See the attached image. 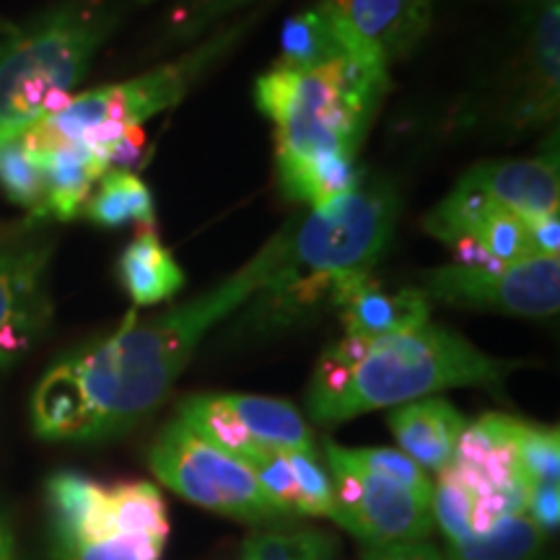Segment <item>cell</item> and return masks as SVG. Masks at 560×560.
I'll list each match as a JSON object with an SVG mask.
<instances>
[{
    "instance_id": "1",
    "label": "cell",
    "mask_w": 560,
    "mask_h": 560,
    "mask_svg": "<svg viewBox=\"0 0 560 560\" xmlns=\"http://www.w3.org/2000/svg\"><path fill=\"white\" fill-rule=\"evenodd\" d=\"M293 221L240 270L151 319L128 317L109 338L75 350L42 376L32 425L47 441H104L136 429L164 405L206 335L244 310L276 278Z\"/></svg>"
},
{
    "instance_id": "2",
    "label": "cell",
    "mask_w": 560,
    "mask_h": 560,
    "mask_svg": "<svg viewBox=\"0 0 560 560\" xmlns=\"http://www.w3.org/2000/svg\"><path fill=\"white\" fill-rule=\"evenodd\" d=\"M524 361H506L439 325L389 335H346L322 350L306 387V412L317 423H342L366 412L433 397L457 387H495Z\"/></svg>"
},
{
    "instance_id": "3",
    "label": "cell",
    "mask_w": 560,
    "mask_h": 560,
    "mask_svg": "<svg viewBox=\"0 0 560 560\" xmlns=\"http://www.w3.org/2000/svg\"><path fill=\"white\" fill-rule=\"evenodd\" d=\"M400 195L384 179H363L353 192L312 208L304 223L293 221L283 265L249 301V325L278 330L304 319L348 280L371 276L395 234Z\"/></svg>"
},
{
    "instance_id": "4",
    "label": "cell",
    "mask_w": 560,
    "mask_h": 560,
    "mask_svg": "<svg viewBox=\"0 0 560 560\" xmlns=\"http://www.w3.org/2000/svg\"><path fill=\"white\" fill-rule=\"evenodd\" d=\"M387 89V70L355 58L306 70L272 66L255 83V104L276 125V164L359 156Z\"/></svg>"
},
{
    "instance_id": "5",
    "label": "cell",
    "mask_w": 560,
    "mask_h": 560,
    "mask_svg": "<svg viewBox=\"0 0 560 560\" xmlns=\"http://www.w3.org/2000/svg\"><path fill=\"white\" fill-rule=\"evenodd\" d=\"M115 26L107 0H66L0 39V145L73 100Z\"/></svg>"
},
{
    "instance_id": "6",
    "label": "cell",
    "mask_w": 560,
    "mask_h": 560,
    "mask_svg": "<svg viewBox=\"0 0 560 560\" xmlns=\"http://www.w3.org/2000/svg\"><path fill=\"white\" fill-rule=\"evenodd\" d=\"M249 24L252 19L231 24L229 30L215 32L192 52L182 55L179 60L164 62L138 79L73 96L66 107L34 122L21 140L32 153H45L68 143L89 145L107 159L112 170V153L117 151V145L132 130H140L145 120L177 107L190 94L195 83L240 42Z\"/></svg>"
},
{
    "instance_id": "7",
    "label": "cell",
    "mask_w": 560,
    "mask_h": 560,
    "mask_svg": "<svg viewBox=\"0 0 560 560\" xmlns=\"http://www.w3.org/2000/svg\"><path fill=\"white\" fill-rule=\"evenodd\" d=\"M55 560H161L170 509L153 482H100L75 470L47 480Z\"/></svg>"
},
{
    "instance_id": "8",
    "label": "cell",
    "mask_w": 560,
    "mask_h": 560,
    "mask_svg": "<svg viewBox=\"0 0 560 560\" xmlns=\"http://www.w3.org/2000/svg\"><path fill=\"white\" fill-rule=\"evenodd\" d=\"M149 467L179 499L226 520L257 527L289 522L242 459L210 444L179 418L166 423L151 444Z\"/></svg>"
},
{
    "instance_id": "9",
    "label": "cell",
    "mask_w": 560,
    "mask_h": 560,
    "mask_svg": "<svg viewBox=\"0 0 560 560\" xmlns=\"http://www.w3.org/2000/svg\"><path fill=\"white\" fill-rule=\"evenodd\" d=\"M418 289L444 306L548 319L560 310V262L527 257L509 265L446 262L420 272Z\"/></svg>"
},
{
    "instance_id": "10",
    "label": "cell",
    "mask_w": 560,
    "mask_h": 560,
    "mask_svg": "<svg viewBox=\"0 0 560 560\" xmlns=\"http://www.w3.org/2000/svg\"><path fill=\"white\" fill-rule=\"evenodd\" d=\"M325 459L338 506L335 524L361 540L363 548L429 540L433 532L429 503L418 501L395 480L361 467L335 441H325Z\"/></svg>"
},
{
    "instance_id": "11",
    "label": "cell",
    "mask_w": 560,
    "mask_h": 560,
    "mask_svg": "<svg viewBox=\"0 0 560 560\" xmlns=\"http://www.w3.org/2000/svg\"><path fill=\"white\" fill-rule=\"evenodd\" d=\"M182 423L247 465L268 452H317L296 405L257 395H192L179 402Z\"/></svg>"
},
{
    "instance_id": "12",
    "label": "cell",
    "mask_w": 560,
    "mask_h": 560,
    "mask_svg": "<svg viewBox=\"0 0 560 560\" xmlns=\"http://www.w3.org/2000/svg\"><path fill=\"white\" fill-rule=\"evenodd\" d=\"M516 418L488 412L467 423L457 454L446 467L472 499V535H480L503 516L527 511L529 486L514 446Z\"/></svg>"
},
{
    "instance_id": "13",
    "label": "cell",
    "mask_w": 560,
    "mask_h": 560,
    "mask_svg": "<svg viewBox=\"0 0 560 560\" xmlns=\"http://www.w3.org/2000/svg\"><path fill=\"white\" fill-rule=\"evenodd\" d=\"M423 229L465 265H509L540 257L532 247L527 219L462 182L423 215Z\"/></svg>"
},
{
    "instance_id": "14",
    "label": "cell",
    "mask_w": 560,
    "mask_h": 560,
    "mask_svg": "<svg viewBox=\"0 0 560 560\" xmlns=\"http://www.w3.org/2000/svg\"><path fill=\"white\" fill-rule=\"evenodd\" d=\"M350 58L387 70L429 37L436 0H319Z\"/></svg>"
},
{
    "instance_id": "15",
    "label": "cell",
    "mask_w": 560,
    "mask_h": 560,
    "mask_svg": "<svg viewBox=\"0 0 560 560\" xmlns=\"http://www.w3.org/2000/svg\"><path fill=\"white\" fill-rule=\"evenodd\" d=\"M50 244L0 247V374L37 346L52 317Z\"/></svg>"
},
{
    "instance_id": "16",
    "label": "cell",
    "mask_w": 560,
    "mask_h": 560,
    "mask_svg": "<svg viewBox=\"0 0 560 560\" xmlns=\"http://www.w3.org/2000/svg\"><path fill=\"white\" fill-rule=\"evenodd\" d=\"M524 19V68L520 94L509 112L516 130H532L558 117L560 102V5L558 0H520Z\"/></svg>"
},
{
    "instance_id": "17",
    "label": "cell",
    "mask_w": 560,
    "mask_h": 560,
    "mask_svg": "<svg viewBox=\"0 0 560 560\" xmlns=\"http://www.w3.org/2000/svg\"><path fill=\"white\" fill-rule=\"evenodd\" d=\"M462 185L509 208L520 219H540L560 208L558 153L545 151L532 159L480 161L462 174Z\"/></svg>"
},
{
    "instance_id": "18",
    "label": "cell",
    "mask_w": 560,
    "mask_h": 560,
    "mask_svg": "<svg viewBox=\"0 0 560 560\" xmlns=\"http://www.w3.org/2000/svg\"><path fill=\"white\" fill-rule=\"evenodd\" d=\"M330 304L340 312L346 335L405 332L431 322V301L418 285L389 291L374 276L338 285Z\"/></svg>"
},
{
    "instance_id": "19",
    "label": "cell",
    "mask_w": 560,
    "mask_h": 560,
    "mask_svg": "<svg viewBox=\"0 0 560 560\" xmlns=\"http://www.w3.org/2000/svg\"><path fill=\"white\" fill-rule=\"evenodd\" d=\"M247 467L289 520L325 516L338 522L330 472L322 467L317 452H268L249 459Z\"/></svg>"
},
{
    "instance_id": "20",
    "label": "cell",
    "mask_w": 560,
    "mask_h": 560,
    "mask_svg": "<svg viewBox=\"0 0 560 560\" xmlns=\"http://www.w3.org/2000/svg\"><path fill=\"white\" fill-rule=\"evenodd\" d=\"M387 425L402 454L425 472H444L457 454L467 418L444 397H423L389 410Z\"/></svg>"
},
{
    "instance_id": "21",
    "label": "cell",
    "mask_w": 560,
    "mask_h": 560,
    "mask_svg": "<svg viewBox=\"0 0 560 560\" xmlns=\"http://www.w3.org/2000/svg\"><path fill=\"white\" fill-rule=\"evenodd\" d=\"M45 170V206L42 219L73 221L83 213L94 185L109 172L102 153L81 143H68L45 153H34Z\"/></svg>"
},
{
    "instance_id": "22",
    "label": "cell",
    "mask_w": 560,
    "mask_h": 560,
    "mask_svg": "<svg viewBox=\"0 0 560 560\" xmlns=\"http://www.w3.org/2000/svg\"><path fill=\"white\" fill-rule=\"evenodd\" d=\"M122 289L128 291L132 304L153 306L164 304L185 289V270L179 268L177 257L164 247L153 229H143L122 249L117 262Z\"/></svg>"
},
{
    "instance_id": "23",
    "label": "cell",
    "mask_w": 560,
    "mask_h": 560,
    "mask_svg": "<svg viewBox=\"0 0 560 560\" xmlns=\"http://www.w3.org/2000/svg\"><path fill=\"white\" fill-rule=\"evenodd\" d=\"M96 192H91L83 215L91 223L104 229H120L128 223H140L143 229H153L156 208L153 195L143 179L130 170H109L96 182Z\"/></svg>"
},
{
    "instance_id": "24",
    "label": "cell",
    "mask_w": 560,
    "mask_h": 560,
    "mask_svg": "<svg viewBox=\"0 0 560 560\" xmlns=\"http://www.w3.org/2000/svg\"><path fill=\"white\" fill-rule=\"evenodd\" d=\"M548 535L529 520V514L503 516L480 535L450 542L446 560H532L545 548Z\"/></svg>"
},
{
    "instance_id": "25",
    "label": "cell",
    "mask_w": 560,
    "mask_h": 560,
    "mask_svg": "<svg viewBox=\"0 0 560 560\" xmlns=\"http://www.w3.org/2000/svg\"><path fill=\"white\" fill-rule=\"evenodd\" d=\"M338 58H350L342 42L335 34V26L322 3L299 11L283 24L280 32V58L276 66L283 68H317Z\"/></svg>"
},
{
    "instance_id": "26",
    "label": "cell",
    "mask_w": 560,
    "mask_h": 560,
    "mask_svg": "<svg viewBox=\"0 0 560 560\" xmlns=\"http://www.w3.org/2000/svg\"><path fill=\"white\" fill-rule=\"evenodd\" d=\"M338 542L322 529H260L242 545V560H335Z\"/></svg>"
},
{
    "instance_id": "27",
    "label": "cell",
    "mask_w": 560,
    "mask_h": 560,
    "mask_svg": "<svg viewBox=\"0 0 560 560\" xmlns=\"http://www.w3.org/2000/svg\"><path fill=\"white\" fill-rule=\"evenodd\" d=\"M0 190L13 206L24 208L32 219H42L45 206V170L42 161L26 149L24 140L13 138L0 145Z\"/></svg>"
},
{
    "instance_id": "28",
    "label": "cell",
    "mask_w": 560,
    "mask_h": 560,
    "mask_svg": "<svg viewBox=\"0 0 560 560\" xmlns=\"http://www.w3.org/2000/svg\"><path fill=\"white\" fill-rule=\"evenodd\" d=\"M516 459L529 490L535 486H558L560 482V436L556 425L529 423L516 418L514 431Z\"/></svg>"
},
{
    "instance_id": "29",
    "label": "cell",
    "mask_w": 560,
    "mask_h": 560,
    "mask_svg": "<svg viewBox=\"0 0 560 560\" xmlns=\"http://www.w3.org/2000/svg\"><path fill=\"white\" fill-rule=\"evenodd\" d=\"M346 452L348 457L359 462L361 467L382 475V478L395 480L397 486H402L408 493L416 495L418 501L429 503L431 506L433 480L429 478V472L420 470L408 454H402L400 450H387V446H353V450L346 446Z\"/></svg>"
},
{
    "instance_id": "30",
    "label": "cell",
    "mask_w": 560,
    "mask_h": 560,
    "mask_svg": "<svg viewBox=\"0 0 560 560\" xmlns=\"http://www.w3.org/2000/svg\"><path fill=\"white\" fill-rule=\"evenodd\" d=\"M529 520L540 527L545 535H556L560 527V488L558 486H535L527 499Z\"/></svg>"
},
{
    "instance_id": "31",
    "label": "cell",
    "mask_w": 560,
    "mask_h": 560,
    "mask_svg": "<svg viewBox=\"0 0 560 560\" xmlns=\"http://www.w3.org/2000/svg\"><path fill=\"white\" fill-rule=\"evenodd\" d=\"M361 560H446L436 545L429 540L384 545V548H363Z\"/></svg>"
},
{
    "instance_id": "32",
    "label": "cell",
    "mask_w": 560,
    "mask_h": 560,
    "mask_svg": "<svg viewBox=\"0 0 560 560\" xmlns=\"http://www.w3.org/2000/svg\"><path fill=\"white\" fill-rule=\"evenodd\" d=\"M0 560H19L16 535H13L11 520L3 509H0Z\"/></svg>"
},
{
    "instance_id": "33",
    "label": "cell",
    "mask_w": 560,
    "mask_h": 560,
    "mask_svg": "<svg viewBox=\"0 0 560 560\" xmlns=\"http://www.w3.org/2000/svg\"><path fill=\"white\" fill-rule=\"evenodd\" d=\"M244 3H249V0H210V5L206 9V19H213V16H219V13H226Z\"/></svg>"
},
{
    "instance_id": "34",
    "label": "cell",
    "mask_w": 560,
    "mask_h": 560,
    "mask_svg": "<svg viewBox=\"0 0 560 560\" xmlns=\"http://www.w3.org/2000/svg\"><path fill=\"white\" fill-rule=\"evenodd\" d=\"M140 3H151V0H140Z\"/></svg>"
}]
</instances>
